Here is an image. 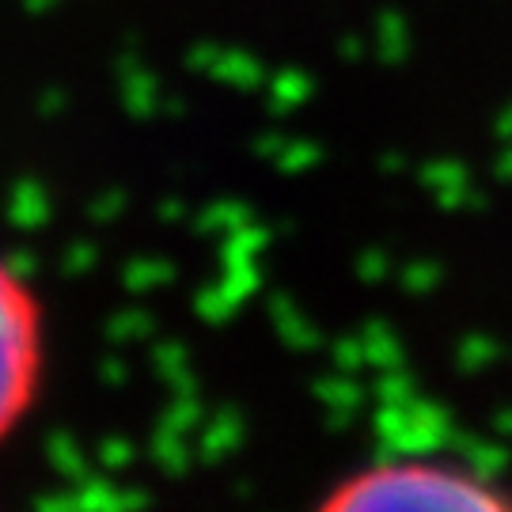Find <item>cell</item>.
<instances>
[{
	"instance_id": "obj_1",
	"label": "cell",
	"mask_w": 512,
	"mask_h": 512,
	"mask_svg": "<svg viewBox=\"0 0 512 512\" xmlns=\"http://www.w3.org/2000/svg\"><path fill=\"white\" fill-rule=\"evenodd\" d=\"M315 505L323 512H505L512 490L459 459L384 456L338 475Z\"/></svg>"
},
{
	"instance_id": "obj_2",
	"label": "cell",
	"mask_w": 512,
	"mask_h": 512,
	"mask_svg": "<svg viewBox=\"0 0 512 512\" xmlns=\"http://www.w3.org/2000/svg\"><path fill=\"white\" fill-rule=\"evenodd\" d=\"M50 319L35 281L0 255V448L31 421L46 395Z\"/></svg>"
}]
</instances>
